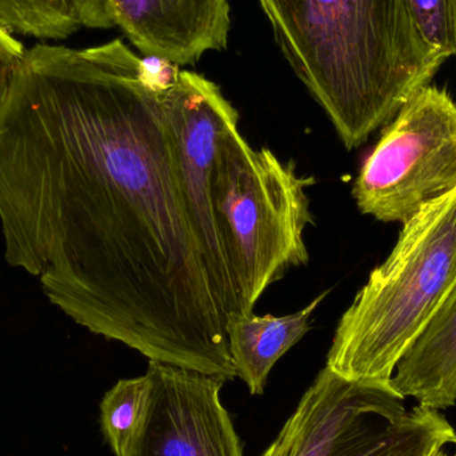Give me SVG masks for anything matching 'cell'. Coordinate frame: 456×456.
I'll list each match as a JSON object with an SVG mask.
<instances>
[{
	"label": "cell",
	"mask_w": 456,
	"mask_h": 456,
	"mask_svg": "<svg viewBox=\"0 0 456 456\" xmlns=\"http://www.w3.org/2000/svg\"><path fill=\"white\" fill-rule=\"evenodd\" d=\"M391 388L418 406L444 411L456 404V286L396 364Z\"/></svg>",
	"instance_id": "30bf717a"
},
{
	"label": "cell",
	"mask_w": 456,
	"mask_h": 456,
	"mask_svg": "<svg viewBox=\"0 0 456 456\" xmlns=\"http://www.w3.org/2000/svg\"><path fill=\"white\" fill-rule=\"evenodd\" d=\"M276 43L348 150L388 125L444 63L407 0H257Z\"/></svg>",
	"instance_id": "7a4b0ae2"
},
{
	"label": "cell",
	"mask_w": 456,
	"mask_h": 456,
	"mask_svg": "<svg viewBox=\"0 0 456 456\" xmlns=\"http://www.w3.org/2000/svg\"><path fill=\"white\" fill-rule=\"evenodd\" d=\"M455 189L456 103L444 88L425 86L386 126L353 195L364 216L403 224Z\"/></svg>",
	"instance_id": "8992f818"
},
{
	"label": "cell",
	"mask_w": 456,
	"mask_h": 456,
	"mask_svg": "<svg viewBox=\"0 0 456 456\" xmlns=\"http://www.w3.org/2000/svg\"><path fill=\"white\" fill-rule=\"evenodd\" d=\"M456 286V189L403 224L335 330L327 364L355 382L390 383L396 364Z\"/></svg>",
	"instance_id": "3957f363"
},
{
	"label": "cell",
	"mask_w": 456,
	"mask_h": 456,
	"mask_svg": "<svg viewBox=\"0 0 456 456\" xmlns=\"http://www.w3.org/2000/svg\"><path fill=\"white\" fill-rule=\"evenodd\" d=\"M420 34L439 56H456V0H407Z\"/></svg>",
	"instance_id": "4fadbf2b"
},
{
	"label": "cell",
	"mask_w": 456,
	"mask_h": 456,
	"mask_svg": "<svg viewBox=\"0 0 456 456\" xmlns=\"http://www.w3.org/2000/svg\"><path fill=\"white\" fill-rule=\"evenodd\" d=\"M5 260L93 334L230 382L162 83L122 40L26 50L0 104Z\"/></svg>",
	"instance_id": "6da1fadb"
},
{
	"label": "cell",
	"mask_w": 456,
	"mask_h": 456,
	"mask_svg": "<svg viewBox=\"0 0 456 456\" xmlns=\"http://www.w3.org/2000/svg\"><path fill=\"white\" fill-rule=\"evenodd\" d=\"M271 150H255L231 128L222 139L213 173V195L230 247L244 311L252 313L271 284L292 267L307 265L305 231L314 224L308 187Z\"/></svg>",
	"instance_id": "277c9868"
},
{
	"label": "cell",
	"mask_w": 456,
	"mask_h": 456,
	"mask_svg": "<svg viewBox=\"0 0 456 456\" xmlns=\"http://www.w3.org/2000/svg\"><path fill=\"white\" fill-rule=\"evenodd\" d=\"M151 403L130 456H243V444L221 401L224 380L150 361Z\"/></svg>",
	"instance_id": "ba28073f"
},
{
	"label": "cell",
	"mask_w": 456,
	"mask_h": 456,
	"mask_svg": "<svg viewBox=\"0 0 456 456\" xmlns=\"http://www.w3.org/2000/svg\"><path fill=\"white\" fill-rule=\"evenodd\" d=\"M115 24L139 51L174 66L224 51L230 32L228 0H110Z\"/></svg>",
	"instance_id": "9c48e42d"
},
{
	"label": "cell",
	"mask_w": 456,
	"mask_h": 456,
	"mask_svg": "<svg viewBox=\"0 0 456 456\" xmlns=\"http://www.w3.org/2000/svg\"><path fill=\"white\" fill-rule=\"evenodd\" d=\"M455 441L441 411H407L390 383L345 379L326 366L260 456H428Z\"/></svg>",
	"instance_id": "5b68a950"
},
{
	"label": "cell",
	"mask_w": 456,
	"mask_h": 456,
	"mask_svg": "<svg viewBox=\"0 0 456 456\" xmlns=\"http://www.w3.org/2000/svg\"><path fill=\"white\" fill-rule=\"evenodd\" d=\"M26 53V48L13 34L0 24V104L4 101L13 75Z\"/></svg>",
	"instance_id": "5bb4252c"
},
{
	"label": "cell",
	"mask_w": 456,
	"mask_h": 456,
	"mask_svg": "<svg viewBox=\"0 0 456 456\" xmlns=\"http://www.w3.org/2000/svg\"><path fill=\"white\" fill-rule=\"evenodd\" d=\"M162 99L178 143L182 176L211 275L228 319L247 314L230 247L213 195V173L222 139L238 127L239 114L221 88L195 72L175 69L162 83Z\"/></svg>",
	"instance_id": "52a82bcc"
},
{
	"label": "cell",
	"mask_w": 456,
	"mask_h": 456,
	"mask_svg": "<svg viewBox=\"0 0 456 456\" xmlns=\"http://www.w3.org/2000/svg\"><path fill=\"white\" fill-rule=\"evenodd\" d=\"M428 456H449L446 454V452H444V449L436 450V452H431L430 455Z\"/></svg>",
	"instance_id": "9a60e30c"
},
{
	"label": "cell",
	"mask_w": 456,
	"mask_h": 456,
	"mask_svg": "<svg viewBox=\"0 0 456 456\" xmlns=\"http://www.w3.org/2000/svg\"><path fill=\"white\" fill-rule=\"evenodd\" d=\"M327 295L329 291H324L307 307L289 315L259 316L252 311L228 319V350L236 378L246 383L252 395L265 393L271 370L310 331L311 318Z\"/></svg>",
	"instance_id": "8fae6325"
},
{
	"label": "cell",
	"mask_w": 456,
	"mask_h": 456,
	"mask_svg": "<svg viewBox=\"0 0 456 456\" xmlns=\"http://www.w3.org/2000/svg\"><path fill=\"white\" fill-rule=\"evenodd\" d=\"M455 444V446H456V441H455V444ZM454 456H456V452H455V454H454Z\"/></svg>",
	"instance_id": "2e32d148"
},
{
	"label": "cell",
	"mask_w": 456,
	"mask_h": 456,
	"mask_svg": "<svg viewBox=\"0 0 456 456\" xmlns=\"http://www.w3.org/2000/svg\"><path fill=\"white\" fill-rule=\"evenodd\" d=\"M151 378L122 379L104 394L101 402V425L115 456H130L149 417Z\"/></svg>",
	"instance_id": "7c38bea8"
}]
</instances>
